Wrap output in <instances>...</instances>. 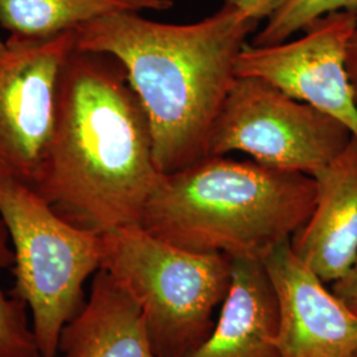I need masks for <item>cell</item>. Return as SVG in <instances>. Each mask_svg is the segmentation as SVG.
<instances>
[{
  "mask_svg": "<svg viewBox=\"0 0 357 357\" xmlns=\"http://www.w3.org/2000/svg\"><path fill=\"white\" fill-rule=\"evenodd\" d=\"M162 176L149 116L123 64L75 50L61 70L54 128L32 190L68 222L103 234L141 225Z\"/></svg>",
  "mask_w": 357,
  "mask_h": 357,
  "instance_id": "1",
  "label": "cell"
},
{
  "mask_svg": "<svg viewBox=\"0 0 357 357\" xmlns=\"http://www.w3.org/2000/svg\"><path fill=\"white\" fill-rule=\"evenodd\" d=\"M258 24L227 6L193 24L121 11L76 28V50L109 53L123 64L150 121L156 166L167 175L208 156L236 60Z\"/></svg>",
  "mask_w": 357,
  "mask_h": 357,
  "instance_id": "2",
  "label": "cell"
},
{
  "mask_svg": "<svg viewBox=\"0 0 357 357\" xmlns=\"http://www.w3.org/2000/svg\"><path fill=\"white\" fill-rule=\"evenodd\" d=\"M315 203L310 175L206 156L163 174L141 227L185 250L264 262L305 227Z\"/></svg>",
  "mask_w": 357,
  "mask_h": 357,
  "instance_id": "3",
  "label": "cell"
},
{
  "mask_svg": "<svg viewBox=\"0 0 357 357\" xmlns=\"http://www.w3.org/2000/svg\"><path fill=\"white\" fill-rule=\"evenodd\" d=\"M102 265L141 310L158 357H184L212 333L233 259L166 243L141 225L103 233Z\"/></svg>",
  "mask_w": 357,
  "mask_h": 357,
  "instance_id": "4",
  "label": "cell"
},
{
  "mask_svg": "<svg viewBox=\"0 0 357 357\" xmlns=\"http://www.w3.org/2000/svg\"><path fill=\"white\" fill-rule=\"evenodd\" d=\"M0 217L13 243V294L31 308L40 356L56 357L65 326L85 306V282L102 265V234L77 228L10 178H0Z\"/></svg>",
  "mask_w": 357,
  "mask_h": 357,
  "instance_id": "5",
  "label": "cell"
},
{
  "mask_svg": "<svg viewBox=\"0 0 357 357\" xmlns=\"http://www.w3.org/2000/svg\"><path fill=\"white\" fill-rule=\"evenodd\" d=\"M352 137L335 116L266 81L236 77L211 132L208 156L241 151L264 166L314 176Z\"/></svg>",
  "mask_w": 357,
  "mask_h": 357,
  "instance_id": "6",
  "label": "cell"
},
{
  "mask_svg": "<svg viewBox=\"0 0 357 357\" xmlns=\"http://www.w3.org/2000/svg\"><path fill=\"white\" fill-rule=\"evenodd\" d=\"M0 51V178L32 188L51 141L57 89L76 29L51 38L10 36Z\"/></svg>",
  "mask_w": 357,
  "mask_h": 357,
  "instance_id": "7",
  "label": "cell"
},
{
  "mask_svg": "<svg viewBox=\"0 0 357 357\" xmlns=\"http://www.w3.org/2000/svg\"><path fill=\"white\" fill-rule=\"evenodd\" d=\"M357 13H332L314 20L302 38L240 52L236 77L266 81L301 102L343 122L357 137V103L347 73V50Z\"/></svg>",
  "mask_w": 357,
  "mask_h": 357,
  "instance_id": "8",
  "label": "cell"
},
{
  "mask_svg": "<svg viewBox=\"0 0 357 357\" xmlns=\"http://www.w3.org/2000/svg\"><path fill=\"white\" fill-rule=\"evenodd\" d=\"M262 264L277 299L282 357L357 356V314L298 257L291 240Z\"/></svg>",
  "mask_w": 357,
  "mask_h": 357,
  "instance_id": "9",
  "label": "cell"
},
{
  "mask_svg": "<svg viewBox=\"0 0 357 357\" xmlns=\"http://www.w3.org/2000/svg\"><path fill=\"white\" fill-rule=\"evenodd\" d=\"M312 178L317 203L291 238L298 257L320 280H342L357 258V137Z\"/></svg>",
  "mask_w": 357,
  "mask_h": 357,
  "instance_id": "10",
  "label": "cell"
},
{
  "mask_svg": "<svg viewBox=\"0 0 357 357\" xmlns=\"http://www.w3.org/2000/svg\"><path fill=\"white\" fill-rule=\"evenodd\" d=\"M184 357H282L277 299L261 261L233 259L229 293L215 328Z\"/></svg>",
  "mask_w": 357,
  "mask_h": 357,
  "instance_id": "11",
  "label": "cell"
},
{
  "mask_svg": "<svg viewBox=\"0 0 357 357\" xmlns=\"http://www.w3.org/2000/svg\"><path fill=\"white\" fill-rule=\"evenodd\" d=\"M59 352L65 357H158L139 307L103 268L93 275L85 306L61 332Z\"/></svg>",
  "mask_w": 357,
  "mask_h": 357,
  "instance_id": "12",
  "label": "cell"
},
{
  "mask_svg": "<svg viewBox=\"0 0 357 357\" xmlns=\"http://www.w3.org/2000/svg\"><path fill=\"white\" fill-rule=\"evenodd\" d=\"M172 7V0H0V26L10 36L51 38L107 13Z\"/></svg>",
  "mask_w": 357,
  "mask_h": 357,
  "instance_id": "13",
  "label": "cell"
},
{
  "mask_svg": "<svg viewBox=\"0 0 357 357\" xmlns=\"http://www.w3.org/2000/svg\"><path fill=\"white\" fill-rule=\"evenodd\" d=\"M8 229L0 217V270L13 265L15 255L8 246ZM26 303L0 289V357H38V343L26 317Z\"/></svg>",
  "mask_w": 357,
  "mask_h": 357,
  "instance_id": "14",
  "label": "cell"
},
{
  "mask_svg": "<svg viewBox=\"0 0 357 357\" xmlns=\"http://www.w3.org/2000/svg\"><path fill=\"white\" fill-rule=\"evenodd\" d=\"M342 11L357 13V0H286L268 17L266 26L255 33L252 45L281 44L321 16Z\"/></svg>",
  "mask_w": 357,
  "mask_h": 357,
  "instance_id": "15",
  "label": "cell"
},
{
  "mask_svg": "<svg viewBox=\"0 0 357 357\" xmlns=\"http://www.w3.org/2000/svg\"><path fill=\"white\" fill-rule=\"evenodd\" d=\"M286 0H224V6L261 22L278 11Z\"/></svg>",
  "mask_w": 357,
  "mask_h": 357,
  "instance_id": "16",
  "label": "cell"
},
{
  "mask_svg": "<svg viewBox=\"0 0 357 357\" xmlns=\"http://www.w3.org/2000/svg\"><path fill=\"white\" fill-rule=\"evenodd\" d=\"M332 291L345 306L357 314V258L344 277L332 283Z\"/></svg>",
  "mask_w": 357,
  "mask_h": 357,
  "instance_id": "17",
  "label": "cell"
},
{
  "mask_svg": "<svg viewBox=\"0 0 357 357\" xmlns=\"http://www.w3.org/2000/svg\"><path fill=\"white\" fill-rule=\"evenodd\" d=\"M347 73L357 103V23L347 50Z\"/></svg>",
  "mask_w": 357,
  "mask_h": 357,
  "instance_id": "18",
  "label": "cell"
},
{
  "mask_svg": "<svg viewBox=\"0 0 357 357\" xmlns=\"http://www.w3.org/2000/svg\"><path fill=\"white\" fill-rule=\"evenodd\" d=\"M4 45H6V43H4V41L0 38V51L4 48Z\"/></svg>",
  "mask_w": 357,
  "mask_h": 357,
  "instance_id": "19",
  "label": "cell"
},
{
  "mask_svg": "<svg viewBox=\"0 0 357 357\" xmlns=\"http://www.w3.org/2000/svg\"><path fill=\"white\" fill-rule=\"evenodd\" d=\"M38 357H41V356H38ZM63 357H65V356H63Z\"/></svg>",
  "mask_w": 357,
  "mask_h": 357,
  "instance_id": "20",
  "label": "cell"
},
{
  "mask_svg": "<svg viewBox=\"0 0 357 357\" xmlns=\"http://www.w3.org/2000/svg\"><path fill=\"white\" fill-rule=\"evenodd\" d=\"M357 357V356H356Z\"/></svg>",
  "mask_w": 357,
  "mask_h": 357,
  "instance_id": "21",
  "label": "cell"
}]
</instances>
